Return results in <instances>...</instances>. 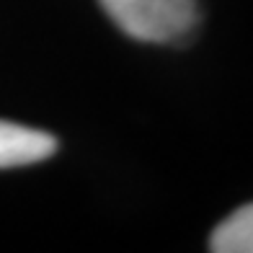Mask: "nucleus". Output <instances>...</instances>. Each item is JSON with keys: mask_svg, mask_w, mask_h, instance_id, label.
<instances>
[{"mask_svg": "<svg viewBox=\"0 0 253 253\" xmlns=\"http://www.w3.org/2000/svg\"><path fill=\"white\" fill-rule=\"evenodd\" d=\"M122 34L147 44H183L199 24L197 0H98Z\"/></svg>", "mask_w": 253, "mask_h": 253, "instance_id": "nucleus-1", "label": "nucleus"}, {"mask_svg": "<svg viewBox=\"0 0 253 253\" xmlns=\"http://www.w3.org/2000/svg\"><path fill=\"white\" fill-rule=\"evenodd\" d=\"M57 137L42 129L0 119V168L42 163L57 153Z\"/></svg>", "mask_w": 253, "mask_h": 253, "instance_id": "nucleus-2", "label": "nucleus"}, {"mask_svg": "<svg viewBox=\"0 0 253 253\" xmlns=\"http://www.w3.org/2000/svg\"><path fill=\"white\" fill-rule=\"evenodd\" d=\"M212 253H253V202L227 214L210 235Z\"/></svg>", "mask_w": 253, "mask_h": 253, "instance_id": "nucleus-3", "label": "nucleus"}]
</instances>
